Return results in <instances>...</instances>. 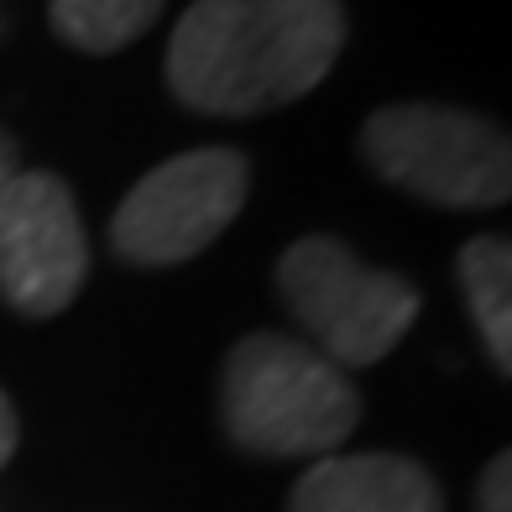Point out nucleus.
I'll list each match as a JSON object with an SVG mask.
<instances>
[{
	"label": "nucleus",
	"mask_w": 512,
	"mask_h": 512,
	"mask_svg": "<svg viewBox=\"0 0 512 512\" xmlns=\"http://www.w3.org/2000/svg\"><path fill=\"white\" fill-rule=\"evenodd\" d=\"M340 48V0H199L173 27L168 84L204 115H262L324 84Z\"/></svg>",
	"instance_id": "nucleus-1"
},
{
	"label": "nucleus",
	"mask_w": 512,
	"mask_h": 512,
	"mask_svg": "<svg viewBox=\"0 0 512 512\" xmlns=\"http://www.w3.org/2000/svg\"><path fill=\"white\" fill-rule=\"evenodd\" d=\"M288 512H439V486L403 455H324L298 476Z\"/></svg>",
	"instance_id": "nucleus-7"
},
{
	"label": "nucleus",
	"mask_w": 512,
	"mask_h": 512,
	"mask_svg": "<svg viewBox=\"0 0 512 512\" xmlns=\"http://www.w3.org/2000/svg\"><path fill=\"white\" fill-rule=\"evenodd\" d=\"M220 398L230 439L272 460H324L361 424V398L351 377L293 335H246L225 356Z\"/></svg>",
	"instance_id": "nucleus-2"
},
{
	"label": "nucleus",
	"mask_w": 512,
	"mask_h": 512,
	"mask_svg": "<svg viewBox=\"0 0 512 512\" xmlns=\"http://www.w3.org/2000/svg\"><path fill=\"white\" fill-rule=\"evenodd\" d=\"M246 189L251 168L241 152L230 147L178 152L121 199L110 220V246L136 267L189 262L241 215Z\"/></svg>",
	"instance_id": "nucleus-5"
},
{
	"label": "nucleus",
	"mask_w": 512,
	"mask_h": 512,
	"mask_svg": "<svg viewBox=\"0 0 512 512\" xmlns=\"http://www.w3.org/2000/svg\"><path fill=\"white\" fill-rule=\"evenodd\" d=\"M460 288L471 298V319H476L497 371H512V246L502 236L465 241Z\"/></svg>",
	"instance_id": "nucleus-8"
},
{
	"label": "nucleus",
	"mask_w": 512,
	"mask_h": 512,
	"mask_svg": "<svg viewBox=\"0 0 512 512\" xmlns=\"http://www.w3.org/2000/svg\"><path fill=\"white\" fill-rule=\"evenodd\" d=\"M16 439H21V424H16V408H11V398L0 392V465L11 460V450H16Z\"/></svg>",
	"instance_id": "nucleus-11"
},
{
	"label": "nucleus",
	"mask_w": 512,
	"mask_h": 512,
	"mask_svg": "<svg viewBox=\"0 0 512 512\" xmlns=\"http://www.w3.org/2000/svg\"><path fill=\"white\" fill-rule=\"evenodd\" d=\"M361 157L387 183L450 209H492L512 194L507 131L455 105L377 110L361 131Z\"/></svg>",
	"instance_id": "nucleus-3"
},
{
	"label": "nucleus",
	"mask_w": 512,
	"mask_h": 512,
	"mask_svg": "<svg viewBox=\"0 0 512 512\" xmlns=\"http://www.w3.org/2000/svg\"><path fill=\"white\" fill-rule=\"evenodd\" d=\"M507 486H512V460L497 455V460L481 471V492H476V497H481V512H512Z\"/></svg>",
	"instance_id": "nucleus-10"
},
{
	"label": "nucleus",
	"mask_w": 512,
	"mask_h": 512,
	"mask_svg": "<svg viewBox=\"0 0 512 512\" xmlns=\"http://www.w3.org/2000/svg\"><path fill=\"white\" fill-rule=\"evenodd\" d=\"M277 293L314 335V351L340 371L382 361L418 319V293L403 277L356 262L330 236H304L283 251Z\"/></svg>",
	"instance_id": "nucleus-4"
},
{
	"label": "nucleus",
	"mask_w": 512,
	"mask_h": 512,
	"mask_svg": "<svg viewBox=\"0 0 512 512\" xmlns=\"http://www.w3.org/2000/svg\"><path fill=\"white\" fill-rule=\"evenodd\" d=\"M168 0H53V32L79 53H121L136 42Z\"/></svg>",
	"instance_id": "nucleus-9"
},
{
	"label": "nucleus",
	"mask_w": 512,
	"mask_h": 512,
	"mask_svg": "<svg viewBox=\"0 0 512 512\" xmlns=\"http://www.w3.org/2000/svg\"><path fill=\"white\" fill-rule=\"evenodd\" d=\"M21 173V162H16V142H11V136L6 131H0V194H6V183Z\"/></svg>",
	"instance_id": "nucleus-12"
},
{
	"label": "nucleus",
	"mask_w": 512,
	"mask_h": 512,
	"mask_svg": "<svg viewBox=\"0 0 512 512\" xmlns=\"http://www.w3.org/2000/svg\"><path fill=\"white\" fill-rule=\"evenodd\" d=\"M89 272L79 204L58 173H16L0 194V298L48 319L74 304Z\"/></svg>",
	"instance_id": "nucleus-6"
}]
</instances>
